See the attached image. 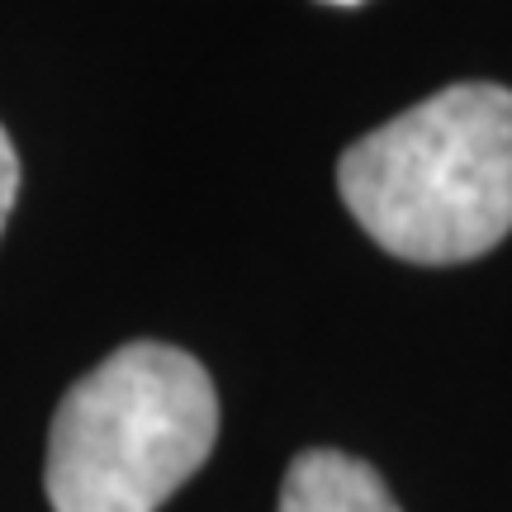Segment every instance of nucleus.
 Returning a JSON list of instances; mask_svg holds the SVG:
<instances>
[{
    "label": "nucleus",
    "instance_id": "obj_1",
    "mask_svg": "<svg viewBox=\"0 0 512 512\" xmlns=\"http://www.w3.org/2000/svg\"><path fill=\"white\" fill-rule=\"evenodd\" d=\"M351 219L389 256L456 266L512 233V91L446 86L337 162Z\"/></svg>",
    "mask_w": 512,
    "mask_h": 512
},
{
    "label": "nucleus",
    "instance_id": "obj_2",
    "mask_svg": "<svg viewBox=\"0 0 512 512\" xmlns=\"http://www.w3.org/2000/svg\"><path fill=\"white\" fill-rule=\"evenodd\" d=\"M219 437L209 370L181 347L128 342L67 389L48 432L53 512H157Z\"/></svg>",
    "mask_w": 512,
    "mask_h": 512
},
{
    "label": "nucleus",
    "instance_id": "obj_3",
    "mask_svg": "<svg viewBox=\"0 0 512 512\" xmlns=\"http://www.w3.org/2000/svg\"><path fill=\"white\" fill-rule=\"evenodd\" d=\"M280 512H399V503L366 460L342 451H304L285 470Z\"/></svg>",
    "mask_w": 512,
    "mask_h": 512
},
{
    "label": "nucleus",
    "instance_id": "obj_4",
    "mask_svg": "<svg viewBox=\"0 0 512 512\" xmlns=\"http://www.w3.org/2000/svg\"><path fill=\"white\" fill-rule=\"evenodd\" d=\"M15 195H19V157H15L10 133L0 128V233H5V219L15 209Z\"/></svg>",
    "mask_w": 512,
    "mask_h": 512
},
{
    "label": "nucleus",
    "instance_id": "obj_5",
    "mask_svg": "<svg viewBox=\"0 0 512 512\" xmlns=\"http://www.w3.org/2000/svg\"><path fill=\"white\" fill-rule=\"evenodd\" d=\"M328 5H361V0H328Z\"/></svg>",
    "mask_w": 512,
    "mask_h": 512
}]
</instances>
